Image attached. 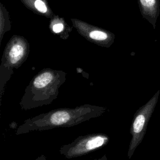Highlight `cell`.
I'll use <instances>...</instances> for the list:
<instances>
[{"mask_svg":"<svg viewBox=\"0 0 160 160\" xmlns=\"http://www.w3.org/2000/svg\"><path fill=\"white\" fill-rule=\"evenodd\" d=\"M106 107L84 104L75 108H59L28 118L17 129L16 135L34 131H45L57 128H69L102 116Z\"/></svg>","mask_w":160,"mask_h":160,"instance_id":"obj_1","label":"cell"},{"mask_svg":"<svg viewBox=\"0 0 160 160\" xmlns=\"http://www.w3.org/2000/svg\"><path fill=\"white\" fill-rule=\"evenodd\" d=\"M66 72L44 68L31 80L19 102L23 110L31 109L52 103L59 95L60 87L65 82Z\"/></svg>","mask_w":160,"mask_h":160,"instance_id":"obj_2","label":"cell"},{"mask_svg":"<svg viewBox=\"0 0 160 160\" xmlns=\"http://www.w3.org/2000/svg\"><path fill=\"white\" fill-rule=\"evenodd\" d=\"M30 52V44L22 36L13 35L4 49L0 65V104L7 82L18 69L26 61Z\"/></svg>","mask_w":160,"mask_h":160,"instance_id":"obj_3","label":"cell"},{"mask_svg":"<svg viewBox=\"0 0 160 160\" xmlns=\"http://www.w3.org/2000/svg\"><path fill=\"white\" fill-rule=\"evenodd\" d=\"M159 95V91H158V92H156L145 104L140 107L134 114L130 128L131 139L128 151V158L129 159L131 158L136 149L144 138L149 121L158 102Z\"/></svg>","mask_w":160,"mask_h":160,"instance_id":"obj_4","label":"cell"},{"mask_svg":"<svg viewBox=\"0 0 160 160\" xmlns=\"http://www.w3.org/2000/svg\"><path fill=\"white\" fill-rule=\"evenodd\" d=\"M109 141V136L102 132L80 136L72 142L61 146L59 153L66 159L78 158L102 148Z\"/></svg>","mask_w":160,"mask_h":160,"instance_id":"obj_5","label":"cell"},{"mask_svg":"<svg viewBox=\"0 0 160 160\" xmlns=\"http://www.w3.org/2000/svg\"><path fill=\"white\" fill-rule=\"evenodd\" d=\"M70 20L78 32L88 41L104 48H109L114 43L115 34L112 32L76 18Z\"/></svg>","mask_w":160,"mask_h":160,"instance_id":"obj_6","label":"cell"},{"mask_svg":"<svg viewBox=\"0 0 160 160\" xmlns=\"http://www.w3.org/2000/svg\"><path fill=\"white\" fill-rule=\"evenodd\" d=\"M142 16L155 29L159 15V0H138Z\"/></svg>","mask_w":160,"mask_h":160,"instance_id":"obj_7","label":"cell"},{"mask_svg":"<svg viewBox=\"0 0 160 160\" xmlns=\"http://www.w3.org/2000/svg\"><path fill=\"white\" fill-rule=\"evenodd\" d=\"M49 29L53 34L58 35L63 40H66L72 30V28L68 25L64 18L54 14L50 19Z\"/></svg>","mask_w":160,"mask_h":160,"instance_id":"obj_8","label":"cell"},{"mask_svg":"<svg viewBox=\"0 0 160 160\" xmlns=\"http://www.w3.org/2000/svg\"><path fill=\"white\" fill-rule=\"evenodd\" d=\"M22 4L34 13L51 19L54 15L48 0H20Z\"/></svg>","mask_w":160,"mask_h":160,"instance_id":"obj_9","label":"cell"},{"mask_svg":"<svg viewBox=\"0 0 160 160\" xmlns=\"http://www.w3.org/2000/svg\"><path fill=\"white\" fill-rule=\"evenodd\" d=\"M11 29V22L8 11L0 2V44L5 33Z\"/></svg>","mask_w":160,"mask_h":160,"instance_id":"obj_10","label":"cell"},{"mask_svg":"<svg viewBox=\"0 0 160 160\" xmlns=\"http://www.w3.org/2000/svg\"><path fill=\"white\" fill-rule=\"evenodd\" d=\"M35 160H46V157L44 154H41L38 156Z\"/></svg>","mask_w":160,"mask_h":160,"instance_id":"obj_11","label":"cell"},{"mask_svg":"<svg viewBox=\"0 0 160 160\" xmlns=\"http://www.w3.org/2000/svg\"><path fill=\"white\" fill-rule=\"evenodd\" d=\"M93 160H108V158H107L106 154H105L102 156H101V158H97V159H94Z\"/></svg>","mask_w":160,"mask_h":160,"instance_id":"obj_12","label":"cell"}]
</instances>
